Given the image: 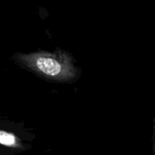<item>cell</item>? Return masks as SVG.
Masks as SVG:
<instances>
[{"instance_id": "1", "label": "cell", "mask_w": 155, "mask_h": 155, "mask_svg": "<svg viewBox=\"0 0 155 155\" xmlns=\"http://www.w3.org/2000/svg\"><path fill=\"white\" fill-rule=\"evenodd\" d=\"M36 65L41 72L48 76L54 77L61 72V65L51 58L39 57L36 59Z\"/></svg>"}, {"instance_id": "2", "label": "cell", "mask_w": 155, "mask_h": 155, "mask_svg": "<svg viewBox=\"0 0 155 155\" xmlns=\"http://www.w3.org/2000/svg\"><path fill=\"white\" fill-rule=\"evenodd\" d=\"M16 143L15 137L11 133L0 131V144L5 146H14Z\"/></svg>"}]
</instances>
